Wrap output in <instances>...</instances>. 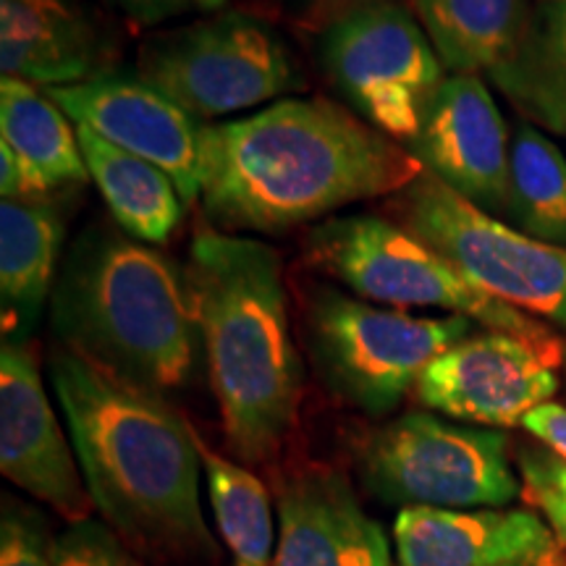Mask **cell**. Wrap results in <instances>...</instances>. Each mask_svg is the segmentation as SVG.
I'll return each mask as SVG.
<instances>
[{"instance_id":"obj_1","label":"cell","mask_w":566,"mask_h":566,"mask_svg":"<svg viewBox=\"0 0 566 566\" xmlns=\"http://www.w3.org/2000/svg\"><path fill=\"white\" fill-rule=\"evenodd\" d=\"M422 174L405 145L325 97H286L202 129V210L212 229L239 237L394 197Z\"/></svg>"},{"instance_id":"obj_2","label":"cell","mask_w":566,"mask_h":566,"mask_svg":"<svg viewBox=\"0 0 566 566\" xmlns=\"http://www.w3.org/2000/svg\"><path fill=\"white\" fill-rule=\"evenodd\" d=\"M51 380L105 525L145 556L216 562L192 424L166 396L124 384L66 346L51 354Z\"/></svg>"},{"instance_id":"obj_3","label":"cell","mask_w":566,"mask_h":566,"mask_svg":"<svg viewBox=\"0 0 566 566\" xmlns=\"http://www.w3.org/2000/svg\"><path fill=\"white\" fill-rule=\"evenodd\" d=\"M187 271L223 436L242 464L279 457L302 399V359L275 250L202 226Z\"/></svg>"},{"instance_id":"obj_4","label":"cell","mask_w":566,"mask_h":566,"mask_svg":"<svg viewBox=\"0 0 566 566\" xmlns=\"http://www.w3.org/2000/svg\"><path fill=\"white\" fill-rule=\"evenodd\" d=\"M61 346L142 391L192 380L197 313L187 271L122 229H90L63 258L51 294Z\"/></svg>"},{"instance_id":"obj_5","label":"cell","mask_w":566,"mask_h":566,"mask_svg":"<svg viewBox=\"0 0 566 566\" xmlns=\"http://www.w3.org/2000/svg\"><path fill=\"white\" fill-rule=\"evenodd\" d=\"M307 260L365 302L438 307L488 331L527 338L564 359L554 328L467 281L441 252L391 218H328L307 233Z\"/></svg>"},{"instance_id":"obj_6","label":"cell","mask_w":566,"mask_h":566,"mask_svg":"<svg viewBox=\"0 0 566 566\" xmlns=\"http://www.w3.org/2000/svg\"><path fill=\"white\" fill-rule=\"evenodd\" d=\"M472 334L464 315L417 317L317 286L307 304V344L321 380L346 405L384 417L401 405L438 354Z\"/></svg>"},{"instance_id":"obj_7","label":"cell","mask_w":566,"mask_h":566,"mask_svg":"<svg viewBox=\"0 0 566 566\" xmlns=\"http://www.w3.org/2000/svg\"><path fill=\"white\" fill-rule=\"evenodd\" d=\"M354 457L367 491L401 509H504L522 493L506 433L430 412L367 430Z\"/></svg>"},{"instance_id":"obj_8","label":"cell","mask_w":566,"mask_h":566,"mask_svg":"<svg viewBox=\"0 0 566 566\" xmlns=\"http://www.w3.org/2000/svg\"><path fill=\"white\" fill-rule=\"evenodd\" d=\"M388 202L391 221L441 252L467 281L566 331V247L516 231L428 171Z\"/></svg>"},{"instance_id":"obj_9","label":"cell","mask_w":566,"mask_h":566,"mask_svg":"<svg viewBox=\"0 0 566 566\" xmlns=\"http://www.w3.org/2000/svg\"><path fill=\"white\" fill-rule=\"evenodd\" d=\"M137 76L197 122L279 103L302 87L279 34L237 11L153 38L142 48Z\"/></svg>"},{"instance_id":"obj_10","label":"cell","mask_w":566,"mask_h":566,"mask_svg":"<svg viewBox=\"0 0 566 566\" xmlns=\"http://www.w3.org/2000/svg\"><path fill=\"white\" fill-rule=\"evenodd\" d=\"M321 61L346 105L405 147L446 82L441 55L399 0L363 6L334 21L323 32Z\"/></svg>"},{"instance_id":"obj_11","label":"cell","mask_w":566,"mask_h":566,"mask_svg":"<svg viewBox=\"0 0 566 566\" xmlns=\"http://www.w3.org/2000/svg\"><path fill=\"white\" fill-rule=\"evenodd\" d=\"M562 357L527 338L470 334L424 367L415 386L422 407L478 428H514L558 391Z\"/></svg>"},{"instance_id":"obj_12","label":"cell","mask_w":566,"mask_h":566,"mask_svg":"<svg viewBox=\"0 0 566 566\" xmlns=\"http://www.w3.org/2000/svg\"><path fill=\"white\" fill-rule=\"evenodd\" d=\"M0 472L69 525L92 516L80 459L48 399L38 354L21 338H6L0 352Z\"/></svg>"},{"instance_id":"obj_13","label":"cell","mask_w":566,"mask_h":566,"mask_svg":"<svg viewBox=\"0 0 566 566\" xmlns=\"http://www.w3.org/2000/svg\"><path fill=\"white\" fill-rule=\"evenodd\" d=\"M45 92L76 126L171 176L187 208L200 200L205 124L153 84L139 76L103 74Z\"/></svg>"},{"instance_id":"obj_14","label":"cell","mask_w":566,"mask_h":566,"mask_svg":"<svg viewBox=\"0 0 566 566\" xmlns=\"http://www.w3.org/2000/svg\"><path fill=\"white\" fill-rule=\"evenodd\" d=\"M407 150L451 192L506 216L512 132L480 76H446Z\"/></svg>"},{"instance_id":"obj_15","label":"cell","mask_w":566,"mask_h":566,"mask_svg":"<svg viewBox=\"0 0 566 566\" xmlns=\"http://www.w3.org/2000/svg\"><path fill=\"white\" fill-rule=\"evenodd\" d=\"M275 566H396L386 530L342 472L296 464L275 483Z\"/></svg>"},{"instance_id":"obj_16","label":"cell","mask_w":566,"mask_h":566,"mask_svg":"<svg viewBox=\"0 0 566 566\" xmlns=\"http://www.w3.org/2000/svg\"><path fill=\"white\" fill-rule=\"evenodd\" d=\"M396 566H564L558 537L530 509H401Z\"/></svg>"},{"instance_id":"obj_17","label":"cell","mask_w":566,"mask_h":566,"mask_svg":"<svg viewBox=\"0 0 566 566\" xmlns=\"http://www.w3.org/2000/svg\"><path fill=\"white\" fill-rule=\"evenodd\" d=\"M0 71L40 90L108 74L95 30L71 0H0Z\"/></svg>"},{"instance_id":"obj_18","label":"cell","mask_w":566,"mask_h":566,"mask_svg":"<svg viewBox=\"0 0 566 566\" xmlns=\"http://www.w3.org/2000/svg\"><path fill=\"white\" fill-rule=\"evenodd\" d=\"M66 223L53 200H3L0 205V300L6 328L38 321L51 302Z\"/></svg>"},{"instance_id":"obj_19","label":"cell","mask_w":566,"mask_h":566,"mask_svg":"<svg viewBox=\"0 0 566 566\" xmlns=\"http://www.w3.org/2000/svg\"><path fill=\"white\" fill-rule=\"evenodd\" d=\"M76 134L90 179L101 189L118 229L142 244H166L187 210L171 176L84 126H76Z\"/></svg>"},{"instance_id":"obj_20","label":"cell","mask_w":566,"mask_h":566,"mask_svg":"<svg viewBox=\"0 0 566 566\" xmlns=\"http://www.w3.org/2000/svg\"><path fill=\"white\" fill-rule=\"evenodd\" d=\"M0 145L11 147L48 200L90 181L80 134L61 105L45 90L9 76L0 82Z\"/></svg>"},{"instance_id":"obj_21","label":"cell","mask_w":566,"mask_h":566,"mask_svg":"<svg viewBox=\"0 0 566 566\" xmlns=\"http://www.w3.org/2000/svg\"><path fill=\"white\" fill-rule=\"evenodd\" d=\"M491 82L522 122L566 137V0H541Z\"/></svg>"},{"instance_id":"obj_22","label":"cell","mask_w":566,"mask_h":566,"mask_svg":"<svg viewBox=\"0 0 566 566\" xmlns=\"http://www.w3.org/2000/svg\"><path fill=\"white\" fill-rule=\"evenodd\" d=\"M417 21L451 74H491L520 42L527 0H412Z\"/></svg>"},{"instance_id":"obj_23","label":"cell","mask_w":566,"mask_h":566,"mask_svg":"<svg viewBox=\"0 0 566 566\" xmlns=\"http://www.w3.org/2000/svg\"><path fill=\"white\" fill-rule=\"evenodd\" d=\"M506 218L527 237L566 247V158L527 122L512 132Z\"/></svg>"},{"instance_id":"obj_24","label":"cell","mask_w":566,"mask_h":566,"mask_svg":"<svg viewBox=\"0 0 566 566\" xmlns=\"http://www.w3.org/2000/svg\"><path fill=\"white\" fill-rule=\"evenodd\" d=\"M205 483L231 566H275L273 506L268 488L244 464L231 462L197 436Z\"/></svg>"},{"instance_id":"obj_25","label":"cell","mask_w":566,"mask_h":566,"mask_svg":"<svg viewBox=\"0 0 566 566\" xmlns=\"http://www.w3.org/2000/svg\"><path fill=\"white\" fill-rule=\"evenodd\" d=\"M522 495L541 512L566 546V462L546 446H522L516 454Z\"/></svg>"},{"instance_id":"obj_26","label":"cell","mask_w":566,"mask_h":566,"mask_svg":"<svg viewBox=\"0 0 566 566\" xmlns=\"http://www.w3.org/2000/svg\"><path fill=\"white\" fill-rule=\"evenodd\" d=\"M55 566H147L105 522L82 520L55 535Z\"/></svg>"},{"instance_id":"obj_27","label":"cell","mask_w":566,"mask_h":566,"mask_svg":"<svg viewBox=\"0 0 566 566\" xmlns=\"http://www.w3.org/2000/svg\"><path fill=\"white\" fill-rule=\"evenodd\" d=\"M45 520L19 499H3L0 516V566H55Z\"/></svg>"},{"instance_id":"obj_28","label":"cell","mask_w":566,"mask_h":566,"mask_svg":"<svg viewBox=\"0 0 566 566\" xmlns=\"http://www.w3.org/2000/svg\"><path fill=\"white\" fill-rule=\"evenodd\" d=\"M522 428L527 430L541 446L554 451L566 462V407L548 401V405L537 407L522 420Z\"/></svg>"},{"instance_id":"obj_29","label":"cell","mask_w":566,"mask_h":566,"mask_svg":"<svg viewBox=\"0 0 566 566\" xmlns=\"http://www.w3.org/2000/svg\"><path fill=\"white\" fill-rule=\"evenodd\" d=\"M292 3L304 27L325 32L346 13L363 9V6L380 3V0H292Z\"/></svg>"},{"instance_id":"obj_30","label":"cell","mask_w":566,"mask_h":566,"mask_svg":"<svg viewBox=\"0 0 566 566\" xmlns=\"http://www.w3.org/2000/svg\"><path fill=\"white\" fill-rule=\"evenodd\" d=\"M134 24L155 27L192 9V0H111Z\"/></svg>"},{"instance_id":"obj_31","label":"cell","mask_w":566,"mask_h":566,"mask_svg":"<svg viewBox=\"0 0 566 566\" xmlns=\"http://www.w3.org/2000/svg\"><path fill=\"white\" fill-rule=\"evenodd\" d=\"M229 3V0H192V6L195 9H200V11H221L223 6Z\"/></svg>"},{"instance_id":"obj_32","label":"cell","mask_w":566,"mask_h":566,"mask_svg":"<svg viewBox=\"0 0 566 566\" xmlns=\"http://www.w3.org/2000/svg\"><path fill=\"white\" fill-rule=\"evenodd\" d=\"M512 566H548V564H512Z\"/></svg>"}]
</instances>
